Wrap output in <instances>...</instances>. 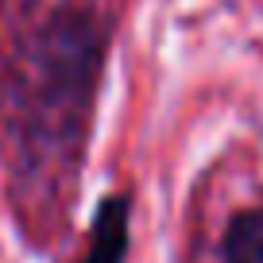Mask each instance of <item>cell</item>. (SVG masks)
<instances>
[{"instance_id": "6da1fadb", "label": "cell", "mask_w": 263, "mask_h": 263, "mask_svg": "<svg viewBox=\"0 0 263 263\" xmlns=\"http://www.w3.org/2000/svg\"><path fill=\"white\" fill-rule=\"evenodd\" d=\"M136 0H0V190L27 244L74 221Z\"/></svg>"}, {"instance_id": "7a4b0ae2", "label": "cell", "mask_w": 263, "mask_h": 263, "mask_svg": "<svg viewBox=\"0 0 263 263\" xmlns=\"http://www.w3.org/2000/svg\"><path fill=\"white\" fill-rule=\"evenodd\" d=\"M213 255L217 263H263V201H248L224 213Z\"/></svg>"}]
</instances>
